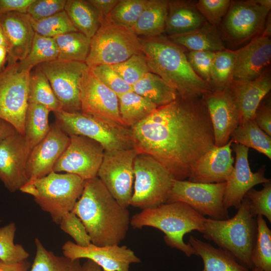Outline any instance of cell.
Instances as JSON below:
<instances>
[{
  "mask_svg": "<svg viewBox=\"0 0 271 271\" xmlns=\"http://www.w3.org/2000/svg\"><path fill=\"white\" fill-rule=\"evenodd\" d=\"M8 52V64L23 60L29 53L35 35L27 14L11 12L0 16Z\"/></svg>",
  "mask_w": 271,
  "mask_h": 271,
  "instance_id": "cell-24",
  "label": "cell"
},
{
  "mask_svg": "<svg viewBox=\"0 0 271 271\" xmlns=\"http://www.w3.org/2000/svg\"><path fill=\"white\" fill-rule=\"evenodd\" d=\"M196 1H169L165 34L167 36L192 31L207 22L198 11Z\"/></svg>",
  "mask_w": 271,
  "mask_h": 271,
  "instance_id": "cell-26",
  "label": "cell"
},
{
  "mask_svg": "<svg viewBox=\"0 0 271 271\" xmlns=\"http://www.w3.org/2000/svg\"><path fill=\"white\" fill-rule=\"evenodd\" d=\"M230 88L239 110L240 123L253 119L256 109L271 89L269 67L257 78L247 81L233 80Z\"/></svg>",
  "mask_w": 271,
  "mask_h": 271,
  "instance_id": "cell-25",
  "label": "cell"
},
{
  "mask_svg": "<svg viewBox=\"0 0 271 271\" xmlns=\"http://www.w3.org/2000/svg\"><path fill=\"white\" fill-rule=\"evenodd\" d=\"M230 140L232 143L253 149L271 159V137L259 127L253 119L239 124Z\"/></svg>",
  "mask_w": 271,
  "mask_h": 271,
  "instance_id": "cell-34",
  "label": "cell"
},
{
  "mask_svg": "<svg viewBox=\"0 0 271 271\" xmlns=\"http://www.w3.org/2000/svg\"><path fill=\"white\" fill-rule=\"evenodd\" d=\"M236 51L233 80H254L269 67L271 60L270 37L261 34Z\"/></svg>",
  "mask_w": 271,
  "mask_h": 271,
  "instance_id": "cell-22",
  "label": "cell"
},
{
  "mask_svg": "<svg viewBox=\"0 0 271 271\" xmlns=\"http://www.w3.org/2000/svg\"><path fill=\"white\" fill-rule=\"evenodd\" d=\"M168 37L187 51L216 52L226 49L217 26L208 22L190 32Z\"/></svg>",
  "mask_w": 271,
  "mask_h": 271,
  "instance_id": "cell-27",
  "label": "cell"
},
{
  "mask_svg": "<svg viewBox=\"0 0 271 271\" xmlns=\"http://www.w3.org/2000/svg\"><path fill=\"white\" fill-rule=\"evenodd\" d=\"M134 182L130 205L142 210L166 203L174 178L158 161L138 154L133 163Z\"/></svg>",
  "mask_w": 271,
  "mask_h": 271,
  "instance_id": "cell-8",
  "label": "cell"
},
{
  "mask_svg": "<svg viewBox=\"0 0 271 271\" xmlns=\"http://www.w3.org/2000/svg\"><path fill=\"white\" fill-rule=\"evenodd\" d=\"M149 0H119L107 18L112 22L132 28Z\"/></svg>",
  "mask_w": 271,
  "mask_h": 271,
  "instance_id": "cell-43",
  "label": "cell"
},
{
  "mask_svg": "<svg viewBox=\"0 0 271 271\" xmlns=\"http://www.w3.org/2000/svg\"><path fill=\"white\" fill-rule=\"evenodd\" d=\"M129 129L133 148L152 157L177 180L188 179L195 163L215 146L202 97L179 96Z\"/></svg>",
  "mask_w": 271,
  "mask_h": 271,
  "instance_id": "cell-1",
  "label": "cell"
},
{
  "mask_svg": "<svg viewBox=\"0 0 271 271\" xmlns=\"http://www.w3.org/2000/svg\"><path fill=\"white\" fill-rule=\"evenodd\" d=\"M251 271H262V270L258 268L255 267H253L251 269Z\"/></svg>",
  "mask_w": 271,
  "mask_h": 271,
  "instance_id": "cell-61",
  "label": "cell"
},
{
  "mask_svg": "<svg viewBox=\"0 0 271 271\" xmlns=\"http://www.w3.org/2000/svg\"><path fill=\"white\" fill-rule=\"evenodd\" d=\"M28 103L42 105L53 112L62 110L51 84L45 74L38 67L31 71L28 91Z\"/></svg>",
  "mask_w": 271,
  "mask_h": 271,
  "instance_id": "cell-33",
  "label": "cell"
},
{
  "mask_svg": "<svg viewBox=\"0 0 271 271\" xmlns=\"http://www.w3.org/2000/svg\"><path fill=\"white\" fill-rule=\"evenodd\" d=\"M236 50L225 49L215 52L210 86L212 91L222 90L230 87L233 80Z\"/></svg>",
  "mask_w": 271,
  "mask_h": 271,
  "instance_id": "cell-38",
  "label": "cell"
},
{
  "mask_svg": "<svg viewBox=\"0 0 271 271\" xmlns=\"http://www.w3.org/2000/svg\"><path fill=\"white\" fill-rule=\"evenodd\" d=\"M59 224L60 228L69 235L77 245L87 247L91 243L84 225L73 211L65 214Z\"/></svg>",
  "mask_w": 271,
  "mask_h": 271,
  "instance_id": "cell-46",
  "label": "cell"
},
{
  "mask_svg": "<svg viewBox=\"0 0 271 271\" xmlns=\"http://www.w3.org/2000/svg\"><path fill=\"white\" fill-rule=\"evenodd\" d=\"M0 46H5L7 48V43L6 39L2 29V28L0 25Z\"/></svg>",
  "mask_w": 271,
  "mask_h": 271,
  "instance_id": "cell-60",
  "label": "cell"
},
{
  "mask_svg": "<svg viewBox=\"0 0 271 271\" xmlns=\"http://www.w3.org/2000/svg\"><path fill=\"white\" fill-rule=\"evenodd\" d=\"M69 136L56 122L50 125L46 136L31 150L26 166L29 181L46 176L69 143Z\"/></svg>",
  "mask_w": 271,
  "mask_h": 271,
  "instance_id": "cell-21",
  "label": "cell"
},
{
  "mask_svg": "<svg viewBox=\"0 0 271 271\" xmlns=\"http://www.w3.org/2000/svg\"><path fill=\"white\" fill-rule=\"evenodd\" d=\"M8 52L6 47L0 46V72L6 68L8 62Z\"/></svg>",
  "mask_w": 271,
  "mask_h": 271,
  "instance_id": "cell-56",
  "label": "cell"
},
{
  "mask_svg": "<svg viewBox=\"0 0 271 271\" xmlns=\"http://www.w3.org/2000/svg\"><path fill=\"white\" fill-rule=\"evenodd\" d=\"M205 218L188 204L175 202L142 210L131 217L130 224L134 229L150 226L160 230L165 234L164 239L167 245L190 257L196 253L188 243L184 242L183 236L193 230L203 233Z\"/></svg>",
  "mask_w": 271,
  "mask_h": 271,
  "instance_id": "cell-4",
  "label": "cell"
},
{
  "mask_svg": "<svg viewBox=\"0 0 271 271\" xmlns=\"http://www.w3.org/2000/svg\"><path fill=\"white\" fill-rule=\"evenodd\" d=\"M139 38L150 72L164 80L180 97L201 98L212 91L193 71L186 56L187 51L165 34Z\"/></svg>",
  "mask_w": 271,
  "mask_h": 271,
  "instance_id": "cell-3",
  "label": "cell"
},
{
  "mask_svg": "<svg viewBox=\"0 0 271 271\" xmlns=\"http://www.w3.org/2000/svg\"><path fill=\"white\" fill-rule=\"evenodd\" d=\"M202 98L212 124L215 146H224L229 141L231 134L240 123L239 112L230 87L211 91Z\"/></svg>",
  "mask_w": 271,
  "mask_h": 271,
  "instance_id": "cell-20",
  "label": "cell"
},
{
  "mask_svg": "<svg viewBox=\"0 0 271 271\" xmlns=\"http://www.w3.org/2000/svg\"><path fill=\"white\" fill-rule=\"evenodd\" d=\"M271 34V19L270 13L269 12L266 18L264 27L261 34L270 37Z\"/></svg>",
  "mask_w": 271,
  "mask_h": 271,
  "instance_id": "cell-58",
  "label": "cell"
},
{
  "mask_svg": "<svg viewBox=\"0 0 271 271\" xmlns=\"http://www.w3.org/2000/svg\"><path fill=\"white\" fill-rule=\"evenodd\" d=\"M81 271H103L100 266L93 261L87 259L82 265Z\"/></svg>",
  "mask_w": 271,
  "mask_h": 271,
  "instance_id": "cell-57",
  "label": "cell"
},
{
  "mask_svg": "<svg viewBox=\"0 0 271 271\" xmlns=\"http://www.w3.org/2000/svg\"><path fill=\"white\" fill-rule=\"evenodd\" d=\"M58 51L53 38L35 33L31 49L26 56L18 62L22 70L31 71L39 65L57 59Z\"/></svg>",
  "mask_w": 271,
  "mask_h": 271,
  "instance_id": "cell-39",
  "label": "cell"
},
{
  "mask_svg": "<svg viewBox=\"0 0 271 271\" xmlns=\"http://www.w3.org/2000/svg\"><path fill=\"white\" fill-rule=\"evenodd\" d=\"M81 220L95 245H119L127 234L130 218L96 177L85 181L82 193L72 211Z\"/></svg>",
  "mask_w": 271,
  "mask_h": 271,
  "instance_id": "cell-2",
  "label": "cell"
},
{
  "mask_svg": "<svg viewBox=\"0 0 271 271\" xmlns=\"http://www.w3.org/2000/svg\"><path fill=\"white\" fill-rule=\"evenodd\" d=\"M67 0H33L27 14L33 20H40L64 10Z\"/></svg>",
  "mask_w": 271,
  "mask_h": 271,
  "instance_id": "cell-50",
  "label": "cell"
},
{
  "mask_svg": "<svg viewBox=\"0 0 271 271\" xmlns=\"http://www.w3.org/2000/svg\"><path fill=\"white\" fill-rule=\"evenodd\" d=\"M132 90L155 104L158 107L177 99V91L159 75L148 72L132 86Z\"/></svg>",
  "mask_w": 271,
  "mask_h": 271,
  "instance_id": "cell-30",
  "label": "cell"
},
{
  "mask_svg": "<svg viewBox=\"0 0 271 271\" xmlns=\"http://www.w3.org/2000/svg\"><path fill=\"white\" fill-rule=\"evenodd\" d=\"M69 136V143L53 171L74 174L84 181L97 177L105 152L102 146L84 136Z\"/></svg>",
  "mask_w": 271,
  "mask_h": 271,
  "instance_id": "cell-15",
  "label": "cell"
},
{
  "mask_svg": "<svg viewBox=\"0 0 271 271\" xmlns=\"http://www.w3.org/2000/svg\"><path fill=\"white\" fill-rule=\"evenodd\" d=\"M270 11L256 0L231 1L219 31L222 40L232 46H239L260 36Z\"/></svg>",
  "mask_w": 271,
  "mask_h": 271,
  "instance_id": "cell-10",
  "label": "cell"
},
{
  "mask_svg": "<svg viewBox=\"0 0 271 271\" xmlns=\"http://www.w3.org/2000/svg\"><path fill=\"white\" fill-rule=\"evenodd\" d=\"M237 209L234 216L226 220L205 218L202 234L204 238L213 241L251 269V256L257 235L256 221L251 214L249 201L246 198L244 197Z\"/></svg>",
  "mask_w": 271,
  "mask_h": 271,
  "instance_id": "cell-5",
  "label": "cell"
},
{
  "mask_svg": "<svg viewBox=\"0 0 271 271\" xmlns=\"http://www.w3.org/2000/svg\"><path fill=\"white\" fill-rule=\"evenodd\" d=\"M50 110L45 107L34 103H28L24 121L25 138L32 150L48 133Z\"/></svg>",
  "mask_w": 271,
  "mask_h": 271,
  "instance_id": "cell-36",
  "label": "cell"
},
{
  "mask_svg": "<svg viewBox=\"0 0 271 271\" xmlns=\"http://www.w3.org/2000/svg\"><path fill=\"white\" fill-rule=\"evenodd\" d=\"M33 0H0V16L11 12L27 13Z\"/></svg>",
  "mask_w": 271,
  "mask_h": 271,
  "instance_id": "cell-52",
  "label": "cell"
},
{
  "mask_svg": "<svg viewBox=\"0 0 271 271\" xmlns=\"http://www.w3.org/2000/svg\"><path fill=\"white\" fill-rule=\"evenodd\" d=\"M261 190L252 188L245 195L250 203V210L253 217L265 216L271 222V181L263 184Z\"/></svg>",
  "mask_w": 271,
  "mask_h": 271,
  "instance_id": "cell-45",
  "label": "cell"
},
{
  "mask_svg": "<svg viewBox=\"0 0 271 271\" xmlns=\"http://www.w3.org/2000/svg\"><path fill=\"white\" fill-rule=\"evenodd\" d=\"M225 185V182L201 183L175 180L166 203L183 202L203 216L226 220L229 217L223 205Z\"/></svg>",
  "mask_w": 271,
  "mask_h": 271,
  "instance_id": "cell-12",
  "label": "cell"
},
{
  "mask_svg": "<svg viewBox=\"0 0 271 271\" xmlns=\"http://www.w3.org/2000/svg\"><path fill=\"white\" fill-rule=\"evenodd\" d=\"M30 72L20 70L18 62L8 64L0 72V119L23 134Z\"/></svg>",
  "mask_w": 271,
  "mask_h": 271,
  "instance_id": "cell-11",
  "label": "cell"
},
{
  "mask_svg": "<svg viewBox=\"0 0 271 271\" xmlns=\"http://www.w3.org/2000/svg\"><path fill=\"white\" fill-rule=\"evenodd\" d=\"M256 2L269 11L271 9V0H256Z\"/></svg>",
  "mask_w": 271,
  "mask_h": 271,
  "instance_id": "cell-59",
  "label": "cell"
},
{
  "mask_svg": "<svg viewBox=\"0 0 271 271\" xmlns=\"http://www.w3.org/2000/svg\"><path fill=\"white\" fill-rule=\"evenodd\" d=\"M169 0H149L132 29L138 37L165 33Z\"/></svg>",
  "mask_w": 271,
  "mask_h": 271,
  "instance_id": "cell-29",
  "label": "cell"
},
{
  "mask_svg": "<svg viewBox=\"0 0 271 271\" xmlns=\"http://www.w3.org/2000/svg\"><path fill=\"white\" fill-rule=\"evenodd\" d=\"M16 130L11 124L0 119V143L4 138Z\"/></svg>",
  "mask_w": 271,
  "mask_h": 271,
  "instance_id": "cell-55",
  "label": "cell"
},
{
  "mask_svg": "<svg viewBox=\"0 0 271 271\" xmlns=\"http://www.w3.org/2000/svg\"><path fill=\"white\" fill-rule=\"evenodd\" d=\"M231 140L225 145L214 146L193 165L188 181L195 183L225 182L233 171Z\"/></svg>",
  "mask_w": 271,
  "mask_h": 271,
  "instance_id": "cell-23",
  "label": "cell"
},
{
  "mask_svg": "<svg viewBox=\"0 0 271 271\" xmlns=\"http://www.w3.org/2000/svg\"><path fill=\"white\" fill-rule=\"evenodd\" d=\"M230 3V0H199L196 6L207 22L217 26L227 13Z\"/></svg>",
  "mask_w": 271,
  "mask_h": 271,
  "instance_id": "cell-49",
  "label": "cell"
},
{
  "mask_svg": "<svg viewBox=\"0 0 271 271\" xmlns=\"http://www.w3.org/2000/svg\"><path fill=\"white\" fill-rule=\"evenodd\" d=\"M38 67L47 77L62 110L80 111V85L84 73L88 68L86 63L56 59Z\"/></svg>",
  "mask_w": 271,
  "mask_h": 271,
  "instance_id": "cell-14",
  "label": "cell"
},
{
  "mask_svg": "<svg viewBox=\"0 0 271 271\" xmlns=\"http://www.w3.org/2000/svg\"><path fill=\"white\" fill-rule=\"evenodd\" d=\"M119 110L124 125L130 127L140 122L158 107L130 90L118 96Z\"/></svg>",
  "mask_w": 271,
  "mask_h": 271,
  "instance_id": "cell-32",
  "label": "cell"
},
{
  "mask_svg": "<svg viewBox=\"0 0 271 271\" xmlns=\"http://www.w3.org/2000/svg\"><path fill=\"white\" fill-rule=\"evenodd\" d=\"M62 249L63 256L72 260L90 259L103 271H129L130 264L141 262L134 252L126 245L99 246L91 243L87 247H81L67 241Z\"/></svg>",
  "mask_w": 271,
  "mask_h": 271,
  "instance_id": "cell-18",
  "label": "cell"
},
{
  "mask_svg": "<svg viewBox=\"0 0 271 271\" xmlns=\"http://www.w3.org/2000/svg\"><path fill=\"white\" fill-rule=\"evenodd\" d=\"M235 153V162L231 175L225 182L223 205L227 209L234 207L238 209L245 194L253 186L270 181L264 176L265 165L255 173L250 168L248 149L242 145H232Z\"/></svg>",
  "mask_w": 271,
  "mask_h": 271,
  "instance_id": "cell-19",
  "label": "cell"
},
{
  "mask_svg": "<svg viewBox=\"0 0 271 271\" xmlns=\"http://www.w3.org/2000/svg\"><path fill=\"white\" fill-rule=\"evenodd\" d=\"M53 39L58 49V60L85 63L91 39L78 31L65 33Z\"/></svg>",
  "mask_w": 271,
  "mask_h": 271,
  "instance_id": "cell-35",
  "label": "cell"
},
{
  "mask_svg": "<svg viewBox=\"0 0 271 271\" xmlns=\"http://www.w3.org/2000/svg\"><path fill=\"white\" fill-rule=\"evenodd\" d=\"M257 235L251 260L253 267L271 271V230L261 215L256 218Z\"/></svg>",
  "mask_w": 271,
  "mask_h": 271,
  "instance_id": "cell-40",
  "label": "cell"
},
{
  "mask_svg": "<svg viewBox=\"0 0 271 271\" xmlns=\"http://www.w3.org/2000/svg\"><path fill=\"white\" fill-rule=\"evenodd\" d=\"M139 154L134 148L105 152L97 177L122 207L128 208L133 193L134 161Z\"/></svg>",
  "mask_w": 271,
  "mask_h": 271,
  "instance_id": "cell-13",
  "label": "cell"
},
{
  "mask_svg": "<svg viewBox=\"0 0 271 271\" xmlns=\"http://www.w3.org/2000/svg\"><path fill=\"white\" fill-rule=\"evenodd\" d=\"M80 101L82 112L125 126L120 117L117 95L89 67L81 80Z\"/></svg>",
  "mask_w": 271,
  "mask_h": 271,
  "instance_id": "cell-16",
  "label": "cell"
},
{
  "mask_svg": "<svg viewBox=\"0 0 271 271\" xmlns=\"http://www.w3.org/2000/svg\"><path fill=\"white\" fill-rule=\"evenodd\" d=\"M186 54L193 71L210 86L212 66L215 52L205 51H186Z\"/></svg>",
  "mask_w": 271,
  "mask_h": 271,
  "instance_id": "cell-47",
  "label": "cell"
},
{
  "mask_svg": "<svg viewBox=\"0 0 271 271\" xmlns=\"http://www.w3.org/2000/svg\"><path fill=\"white\" fill-rule=\"evenodd\" d=\"M64 11L77 31L90 39L100 26L99 15L88 0H67Z\"/></svg>",
  "mask_w": 271,
  "mask_h": 271,
  "instance_id": "cell-31",
  "label": "cell"
},
{
  "mask_svg": "<svg viewBox=\"0 0 271 271\" xmlns=\"http://www.w3.org/2000/svg\"><path fill=\"white\" fill-rule=\"evenodd\" d=\"M31 151L25 136L17 130L0 143V180L11 192L29 181L26 166Z\"/></svg>",
  "mask_w": 271,
  "mask_h": 271,
  "instance_id": "cell-17",
  "label": "cell"
},
{
  "mask_svg": "<svg viewBox=\"0 0 271 271\" xmlns=\"http://www.w3.org/2000/svg\"><path fill=\"white\" fill-rule=\"evenodd\" d=\"M110 66L131 86L150 72L146 56L142 52Z\"/></svg>",
  "mask_w": 271,
  "mask_h": 271,
  "instance_id": "cell-44",
  "label": "cell"
},
{
  "mask_svg": "<svg viewBox=\"0 0 271 271\" xmlns=\"http://www.w3.org/2000/svg\"><path fill=\"white\" fill-rule=\"evenodd\" d=\"M188 243L200 256L203 262L202 271H251L239 263L229 252L216 248L193 236L189 238Z\"/></svg>",
  "mask_w": 271,
  "mask_h": 271,
  "instance_id": "cell-28",
  "label": "cell"
},
{
  "mask_svg": "<svg viewBox=\"0 0 271 271\" xmlns=\"http://www.w3.org/2000/svg\"><path fill=\"white\" fill-rule=\"evenodd\" d=\"M55 122L68 136H82L99 143L105 152L133 148L129 127L80 111L53 112Z\"/></svg>",
  "mask_w": 271,
  "mask_h": 271,
  "instance_id": "cell-6",
  "label": "cell"
},
{
  "mask_svg": "<svg viewBox=\"0 0 271 271\" xmlns=\"http://www.w3.org/2000/svg\"><path fill=\"white\" fill-rule=\"evenodd\" d=\"M30 19L35 33L45 37L53 38L65 33L78 32L64 10L42 20Z\"/></svg>",
  "mask_w": 271,
  "mask_h": 271,
  "instance_id": "cell-41",
  "label": "cell"
},
{
  "mask_svg": "<svg viewBox=\"0 0 271 271\" xmlns=\"http://www.w3.org/2000/svg\"><path fill=\"white\" fill-rule=\"evenodd\" d=\"M98 12L101 22L110 13L119 0H88Z\"/></svg>",
  "mask_w": 271,
  "mask_h": 271,
  "instance_id": "cell-53",
  "label": "cell"
},
{
  "mask_svg": "<svg viewBox=\"0 0 271 271\" xmlns=\"http://www.w3.org/2000/svg\"><path fill=\"white\" fill-rule=\"evenodd\" d=\"M32 182L36 189L35 201L59 224L63 217L72 211L80 197L85 181L77 175L54 171Z\"/></svg>",
  "mask_w": 271,
  "mask_h": 271,
  "instance_id": "cell-9",
  "label": "cell"
},
{
  "mask_svg": "<svg viewBox=\"0 0 271 271\" xmlns=\"http://www.w3.org/2000/svg\"><path fill=\"white\" fill-rule=\"evenodd\" d=\"M35 243L36 252L30 271H81L80 259L56 255L46 249L38 238Z\"/></svg>",
  "mask_w": 271,
  "mask_h": 271,
  "instance_id": "cell-37",
  "label": "cell"
},
{
  "mask_svg": "<svg viewBox=\"0 0 271 271\" xmlns=\"http://www.w3.org/2000/svg\"><path fill=\"white\" fill-rule=\"evenodd\" d=\"M95 76L117 96L132 90V87L108 65H101L90 68Z\"/></svg>",
  "mask_w": 271,
  "mask_h": 271,
  "instance_id": "cell-48",
  "label": "cell"
},
{
  "mask_svg": "<svg viewBox=\"0 0 271 271\" xmlns=\"http://www.w3.org/2000/svg\"><path fill=\"white\" fill-rule=\"evenodd\" d=\"M31 264L27 260L8 263L0 260V271H28Z\"/></svg>",
  "mask_w": 271,
  "mask_h": 271,
  "instance_id": "cell-54",
  "label": "cell"
},
{
  "mask_svg": "<svg viewBox=\"0 0 271 271\" xmlns=\"http://www.w3.org/2000/svg\"><path fill=\"white\" fill-rule=\"evenodd\" d=\"M16 225L11 222L0 227V260L8 263L27 260L29 253L23 246L14 243Z\"/></svg>",
  "mask_w": 271,
  "mask_h": 271,
  "instance_id": "cell-42",
  "label": "cell"
},
{
  "mask_svg": "<svg viewBox=\"0 0 271 271\" xmlns=\"http://www.w3.org/2000/svg\"><path fill=\"white\" fill-rule=\"evenodd\" d=\"M253 119L261 130L271 137V102L268 94L256 109Z\"/></svg>",
  "mask_w": 271,
  "mask_h": 271,
  "instance_id": "cell-51",
  "label": "cell"
},
{
  "mask_svg": "<svg viewBox=\"0 0 271 271\" xmlns=\"http://www.w3.org/2000/svg\"><path fill=\"white\" fill-rule=\"evenodd\" d=\"M141 53L142 46L139 37L132 29L106 17L91 39L85 63L89 68L101 65H112Z\"/></svg>",
  "mask_w": 271,
  "mask_h": 271,
  "instance_id": "cell-7",
  "label": "cell"
}]
</instances>
